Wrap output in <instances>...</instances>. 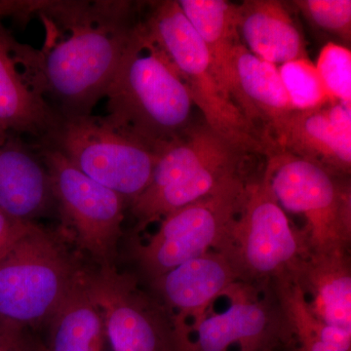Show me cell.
I'll use <instances>...</instances> for the list:
<instances>
[{
	"instance_id": "27",
	"label": "cell",
	"mask_w": 351,
	"mask_h": 351,
	"mask_svg": "<svg viewBox=\"0 0 351 351\" xmlns=\"http://www.w3.org/2000/svg\"><path fill=\"white\" fill-rule=\"evenodd\" d=\"M34 221L13 218L0 208V258L22 237Z\"/></svg>"
},
{
	"instance_id": "16",
	"label": "cell",
	"mask_w": 351,
	"mask_h": 351,
	"mask_svg": "<svg viewBox=\"0 0 351 351\" xmlns=\"http://www.w3.org/2000/svg\"><path fill=\"white\" fill-rule=\"evenodd\" d=\"M55 198L47 169L38 154L9 134L0 145V208L13 218L32 221Z\"/></svg>"
},
{
	"instance_id": "6",
	"label": "cell",
	"mask_w": 351,
	"mask_h": 351,
	"mask_svg": "<svg viewBox=\"0 0 351 351\" xmlns=\"http://www.w3.org/2000/svg\"><path fill=\"white\" fill-rule=\"evenodd\" d=\"M250 154L209 127H196L161 158L162 186L145 189L129 203L138 230L242 176V166Z\"/></svg>"
},
{
	"instance_id": "14",
	"label": "cell",
	"mask_w": 351,
	"mask_h": 351,
	"mask_svg": "<svg viewBox=\"0 0 351 351\" xmlns=\"http://www.w3.org/2000/svg\"><path fill=\"white\" fill-rule=\"evenodd\" d=\"M230 306L207 315L189 336L186 351H267L279 332L278 319L256 287L239 282L228 292Z\"/></svg>"
},
{
	"instance_id": "12",
	"label": "cell",
	"mask_w": 351,
	"mask_h": 351,
	"mask_svg": "<svg viewBox=\"0 0 351 351\" xmlns=\"http://www.w3.org/2000/svg\"><path fill=\"white\" fill-rule=\"evenodd\" d=\"M265 145V154L278 149L350 176L351 104L330 101L313 110H292L272 127Z\"/></svg>"
},
{
	"instance_id": "29",
	"label": "cell",
	"mask_w": 351,
	"mask_h": 351,
	"mask_svg": "<svg viewBox=\"0 0 351 351\" xmlns=\"http://www.w3.org/2000/svg\"><path fill=\"white\" fill-rule=\"evenodd\" d=\"M9 134L6 133L5 131L3 130V129L0 127V145H3L4 143H5V141L7 140V138H8Z\"/></svg>"
},
{
	"instance_id": "17",
	"label": "cell",
	"mask_w": 351,
	"mask_h": 351,
	"mask_svg": "<svg viewBox=\"0 0 351 351\" xmlns=\"http://www.w3.org/2000/svg\"><path fill=\"white\" fill-rule=\"evenodd\" d=\"M15 38L0 22V127L13 135L27 134L44 141L62 117L23 77L13 55Z\"/></svg>"
},
{
	"instance_id": "5",
	"label": "cell",
	"mask_w": 351,
	"mask_h": 351,
	"mask_svg": "<svg viewBox=\"0 0 351 351\" xmlns=\"http://www.w3.org/2000/svg\"><path fill=\"white\" fill-rule=\"evenodd\" d=\"M263 177L277 202L306 219L302 232L309 254H346L351 242L350 176L272 149L265 154Z\"/></svg>"
},
{
	"instance_id": "22",
	"label": "cell",
	"mask_w": 351,
	"mask_h": 351,
	"mask_svg": "<svg viewBox=\"0 0 351 351\" xmlns=\"http://www.w3.org/2000/svg\"><path fill=\"white\" fill-rule=\"evenodd\" d=\"M274 283L282 317L297 339L295 351H337L321 338L328 325L311 313L306 295L295 277L286 274Z\"/></svg>"
},
{
	"instance_id": "19",
	"label": "cell",
	"mask_w": 351,
	"mask_h": 351,
	"mask_svg": "<svg viewBox=\"0 0 351 351\" xmlns=\"http://www.w3.org/2000/svg\"><path fill=\"white\" fill-rule=\"evenodd\" d=\"M299 282L311 313L329 326L351 332L350 254H308L292 274Z\"/></svg>"
},
{
	"instance_id": "11",
	"label": "cell",
	"mask_w": 351,
	"mask_h": 351,
	"mask_svg": "<svg viewBox=\"0 0 351 351\" xmlns=\"http://www.w3.org/2000/svg\"><path fill=\"white\" fill-rule=\"evenodd\" d=\"M112 351H186L169 311L114 267L87 276Z\"/></svg>"
},
{
	"instance_id": "24",
	"label": "cell",
	"mask_w": 351,
	"mask_h": 351,
	"mask_svg": "<svg viewBox=\"0 0 351 351\" xmlns=\"http://www.w3.org/2000/svg\"><path fill=\"white\" fill-rule=\"evenodd\" d=\"M331 101L351 104V52L343 44L329 43L321 49L315 64Z\"/></svg>"
},
{
	"instance_id": "23",
	"label": "cell",
	"mask_w": 351,
	"mask_h": 351,
	"mask_svg": "<svg viewBox=\"0 0 351 351\" xmlns=\"http://www.w3.org/2000/svg\"><path fill=\"white\" fill-rule=\"evenodd\" d=\"M278 69L294 110H313L331 101L315 64L308 58L286 62Z\"/></svg>"
},
{
	"instance_id": "10",
	"label": "cell",
	"mask_w": 351,
	"mask_h": 351,
	"mask_svg": "<svg viewBox=\"0 0 351 351\" xmlns=\"http://www.w3.org/2000/svg\"><path fill=\"white\" fill-rule=\"evenodd\" d=\"M38 154L49 175L55 201L80 248L100 267H114L125 198L88 177L55 147L40 144Z\"/></svg>"
},
{
	"instance_id": "28",
	"label": "cell",
	"mask_w": 351,
	"mask_h": 351,
	"mask_svg": "<svg viewBox=\"0 0 351 351\" xmlns=\"http://www.w3.org/2000/svg\"><path fill=\"white\" fill-rule=\"evenodd\" d=\"M41 0H0V19L7 16L27 19L36 14Z\"/></svg>"
},
{
	"instance_id": "21",
	"label": "cell",
	"mask_w": 351,
	"mask_h": 351,
	"mask_svg": "<svg viewBox=\"0 0 351 351\" xmlns=\"http://www.w3.org/2000/svg\"><path fill=\"white\" fill-rule=\"evenodd\" d=\"M189 24L204 44L219 84L226 92L230 55L240 43L237 4L225 0H180Z\"/></svg>"
},
{
	"instance_id": "3",
	"label": "cell",
	"mask_w": 351,
	"mask_h": 351,
	"mask_svg": "<svg viewBox=\"0 0 351 351\" xmlns=\"http://www.w3.org/2000/svg\"><path fill=\"white\" fill-rule=\"evenodd\" d=\"M87 272L56 233L32 223L0 258V320L48 322Z\"/></svg>"
},
{
	"instance_id": "8",
	"label": "cell",
	"mask_w": 351,
	"mask_h": 351,
	"mask_svg": "<svg viewBox=\"0 0 351 351\" xmlns=\"http://www.w3.org/2000/svg\"><path fill=\"white\" fill-rule=\"evenodd\" d=\"M248 182L233 178L213 193L176 210L157 232L136 246V258L152 282L189 261L216 251L239 216Z\"/></svg>"
},
{
	"instance_id": "9",
	"label": "cell",
	"mask_w": 351,
	"mask_h": 351,
	"mask_svg": "<svg viewBox=\"0 0 351 351\" xmlns=\"http://www.w3.org/2000/svg\"><path fill=\"white\" fill-rule=\"evenodd\" d=\"M40 144L61 152L82 173L128 203L149 186L159 156L93 114L62 119Z\"/></svg>"
},
{
	"instance_id": "1",
	"label": "cell",
	"mask_w": 351,
	"mask_h": 351,
	"mask_svg": "<svg viewBox=\"0 0 351 351\" xmlns=\"http://www.w3.org/2000/svg\"><path fill=\"white\" fill-rule=\"evenodd\" d=\"M43 47L14 40L25 82L62 119L91 115L137 29L141 5L130 1H41Z\"/></svg>"
},
{
	"instance_id": "20",
	"label": "cell",
	"mask_w": 351,
	"mask_h": 351,
	"mask_svg": "<svg viewBox=\"0 0 351 351\" xmlns=\"http://www.w3.org/2000/svg\"><path fill=\"white\" fill-rule=\"evenodd\" d=\"M88 274L48 321L47 351H101L105 323L100 307L88 288Z\"/></svg>"
},
{
	"instance_id": "2",
	"label": "cell",
	"mask_w": 351,
	"mask_h": 351,
	"mask_svg": "<svg viewBox=\"0 0 351 351\" xmlns=\"http://www.w3.org/2000/svg\"><path fill=\"white\" fill-rule=\"evenodd\" d=\"M104 119L159 154L193 125L188 88L138 23L107 94Z\"/></svg>"
},
{
	"instance_id": "7",
	"label": "cell",
	"mask_w": 351,
	"mask_h": 351,
	"mask_svg": "<svg viewBox=\"0 0 351 351\" xmlns=\"http://www.w3.org/2000/svg\"><path fill=\"white\" fill-rule=\"evenodd\" d=\"M216 251L230 260L241 282L254 287L294 274L309 254L263 174L248 182L239 216Z\"/></svg>"
},
{
	"instance_id": "13",
	"label": "cell",
	"mask_w": 351,
	"mask_h": 351,
	"mask_svg": "<svg viewBox=\"0 0 351 351\" xmlns=\"http://www.w3.org/2000/svg\"><path fill=\"white\" fill-rule=\"evenodd\" d=\"M241 282L237 270L223 253L210 251L171 269L154 281L159 300L172 315L176 329L186 351L189 338L208 315L219 297Z\"/></svg>"
},
{
	"instance_id": "15",
	"label": "cell",
	"mask_w": 351,
	"mask_h": 351,
	"mask_svg": "<svg viewBox=\"0 0 351 351\" xmlns=\"http://www.w3.org/2000/svg\"><path fill=\"white\" fill-rule=\"evenodd\" d=\"M226 92L265 154V138L272 127L294 110L276 64L261 59L239 43L228 64Z\"/></svg>"
},
{
	"instance_id": "25",
	"label": "cell",
	"mask_w": 351,
	"mask_h": 351,
	"mask_svg": "<svg viewBox=\"0 0 351 351\" xmlns=\"http://www.w3.org/2000/svg\"><path fill=\"white\" fill-rule=\"evenodd\" d=\"M292 4L315 29L336 36L346 47L350 45V0H297Z\"/></svg>"
},
{
	"instance_id": "26",
	"label": "cell",
	"mask_w": 351,
	"mask_h": 351,
	"mask_svg": "<svg viewBox=\"0 0 351 351\" xmlns=\"http://www.w3.org/2000/svg\"><path fill=\"white\" fill-rule=\"evenodd\" d=\"M39 343L32 341L27 329L0 320V351H38Z\"/></svg>"
},
{
	"instance_id": "18",
	"label": "cell",
	"mask_w": 351,
	"mask_h": 351,
	"mask_svg": "<svg viewBox=\"0 0 351 351\" xmlns=\"http://www.w3.org/2000/svg\"><path fill=\"white\" fill-rule=\"evenodd\" d=\"M242 43L256 56L277 64L307 57L306 41L285 2L246 0L237 4Z\"/></svg>"
},
{
	"instance_id": "4",
	"label": "cell",
	"mask_w": 351,
	"mask_h": 351,
	"mask_svg": "<svg viewBox=\"0 0 351 351\" xmlns=\"http://www.w3.org/2000/svg\"><path fill=\"white\" fill-rule=\"evenodd\" d=\"M141 25L188 88L204 121L228 142L265 156L260 138L245 121L215 75L204 44L174 0L149 2Z\"/></svg>"
},
{
	"instance_id": "30",
	"label": "cell",
	"mask_w": 351,
	"mask_h": 351,
	"mask_svg": "<svg viewBox=\"0 0 351 351\" xmlns=\"http://www.w3.org/2000/svg\"><path fill=\"white\" fill-rule=\"evenodd\" d=\"M38 351H47V350H46L45 345H43V343H39V350H38Z\"/></svg>"
}]
</instances>
